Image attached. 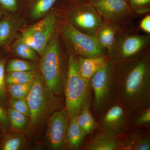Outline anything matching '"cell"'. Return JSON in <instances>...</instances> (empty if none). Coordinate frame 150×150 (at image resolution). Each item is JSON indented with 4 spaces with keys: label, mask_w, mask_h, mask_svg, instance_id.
<instances>
[{
    "label": "cell",
    "mask_w": 150,
    "mask_h": 150,
    "mask_svg": "<svg viewBox=\"0 0 150 150\" xmlns=\"http://www.w3.org/2000/svg\"><path fill=\"white\" fill-rule=\"evenodd\" d=\"M150 142L148 139H138L134 149L136 150H149Z\"/></svg>",
    "instance_id": "cell-31"
},
{
    "label": "cell",
    "mask_w": 150,
    "mask_h": 150,
    "mask_svg": "<svg viewBox=\"0 0 150 150\" xmlns=\"http://www.w3.org/2000/svg\"><path fill=\"white\" fill-rule=\"evenodd\" d=\"M90 81L81 76L78 70V59L71 54L68 61L65 87L66 108L69 118L77 116L86 103Z\"/></svg>",
    "instance_id": "cell-3"
},
{
    "label": "cell",
    "mask_w": 150,
    "mask_h": 150,
    "mask_svg": "<svg viewBox=\"0 0 150 150\" xmlns=\"http://www.w3.org/2000/svg\"><path fill=\"white\" fill-rule=\"evenodd\" d=\"M139 28L141 30L147 33L150 34V15L148 14L144 18L139 24Z\"/></svg>",
    "instance_id": "cell-32"
},
{
    "label": "cell",
    "mask_w": 150,
    "mask_h": 150,
    "mask_svg": "<svg viewBox=\"0 0 150 150\" xmlns=\"http://www.w3.org/2000/svg\"><path fill=\"white\" fill-rule=\"evenodd\" d=\"M59 34L56 31L43 51L40 71L45 83L55 95L63 92V65Z\"/></svg>",
    "instance_id": "cell-4"
},
{
    "label": "cell",
    "mask_w": 150,
    "mask_h": 150,
    "mask_svg": "<svg viewBox=\"0 0 150 150\" xmlns=\"http://www.w3.org/2000/svg\"><path fill=\"white\" fill-rule=\"evenodd\" d=\"M136 14L147 13L150 11V0H127Z\"/></svg>",
    "instance_id": "cell-26"
},
{
    "label": "cell",
    "mask_w": 150,
    "mask_h": 150,
    "mask_svg": "<svg viewBox=\"0 0 150 150\" xmlns=\"http://www.w3.org/2000/svg\"><path fill=\"white\" fill-rule=\"evenodd\" d=\"M33 82V81L27 83L8 84L7 90L12 98H26L32 87Z\"/></svg>",
    "instance_id": "cell-23"
},
{
    "label": "cell",
    "mask_w": 150,
    "mask_h": 150,
    "mask_svg": "<svg viewBox=\"0 0 150 150\" xmlns=\"http://www.w3.org/2000/svg\"><path fill=\"white\" fill-rule=\"evenodd\" d=\"M7 112L11 128L19 133L23 132L27 129L29 121L27 116L11 107L8 108Z\"/></svg>",
    "instance_id": "cell-19"
},
{
    "label": "cell",
    "mask_w": 150,
    "mask_h": 150,
    "mask_svg": "<svg viewBox=\"0 0 150 150\" xmlns=\"http://www.w3.org/2000/svg\"><path fill=\"white\" fill-rule=\"evenodd\" d=\"M104 22L126 28L136 14L127 0H89Z\"/></svg>",
    "instance_id": "cell-8"
},
{
    "label": "cell",
    "mask_w": 150,
    "mask_h": 150,
    "mask_svg": "<svg viewBox=\"0 0 150 150\" xmlns=\"http://www.w3.org/2000/svg\"><path fill=\"white\" fill-rule=\"evenodd\" d=\"M58 0H35L31 10V17L35 19L42 18L50 10Z\"/></svg>",
    "instance_id": "cell-21"
},
{
    "label": "cell",
    "mask_w": 150,
    "mask_h": 150,
    "mask_svg": "<svg viewBox=\"0 0 150 150\" xmlns=\"http://www.w3.org/2000/svg\"><path fill=\"white\" fill-rule=\"evenodd\" d=\"M77 116L69 118L67 134V141L70 149H78L83 141L86 135L78 124Z\"/></svg>",
    "instance_id": "cell-15"
},
{
    "label": "cell",
    "mask_w": 150,
    "mask_h": 150,
    "mask_svg": "<svg viewBox=\"0 0 150 150\" xmlns=\"http://www.w3.org/2000/svg\"><path fill=\"white\" fill-rule=\"evenodd\" d=\"M150 122V109L148 108L142 112L137 119V123L139 125L147 124Z\"/></svg>",
    "instance_id": "cell-33"
},
{
    "label": "cell",
    "mask_w": 150,
    "mask_h": 150,
    "mask_svg": "<svg viewBox=\"0 0 150 150\" xmlns=\"http://www.w3.org/2000/svg\"><path fill=\"white\" fill-rule=\"evenodd\" d=\"M35 75L34 71L8 73L6 75V83L8 85L27 83L33 81Z\"/></svg>",
    "instance_id": "cell-22"
},
{
    "label": "cell",
    "mask_w": 150,
    "mask_h": 150,
    "mask_svg": "<svg viewBox=\"0 0 150 150\" xmlns=\"http://www.w3.org/2000/svg\"><path fill=\"white\" fill-rule=\"evenodd\" d=\"M57 14L53 11L35 24L24 29L20 38L42 55L56 32Z\"/></svg>",
    "instance_id": "cell-7"
},
{
    "label": "cell",
    "mask_w": 150,
    "mask_h": 150,
    "mask_svg": "<svg viewBox=\"0 0 150 150\" xmlns=\"http://www.w3.org/2000/svg\"><path fill=\"white\" fill-rule=\"evenodd\" d=\"M111 84L118 101L128 112L147 107L150 102L149 51L136 59L113 62Z\"/></svg>",
    "instance_id": "cell-1"
},
{
    "label": "cell",
    "mask_w": 150,
    "mask_h": 150,
    "mask_svg": "<svg viewBox=\"0 0 150 150\" xmlns=\"http://www.w3.org/2000/svg\"><path fill=\"white\" fill-rule=\"evenodd\" d=\"M105 56L88 58L78 57V70L81 76L90 81L95 73L104 66L108 61Z\"/></svg>",
    "instance_id": "cell-14"
},
{
    "label": "cell",
    "mask_w": 150,
    "mask_h": 150,
    "mask_svg": "<svg viewBox=\"0 0 150 150\" xmlns=\"http://www.w3.org/2000/svg\"><path fill=\"white\" fill-rule=\"evenodd\" d=\"M1 13H0V19H1Z\"/></svg>",
    "instance_id": "cell-34"
},
{
    "label": "cell",
    "mask_w": 150,
    "mask_h": 150,
    "mask_svg": "<svg viewBox=\"0 0 150 150\" xmlns=\"http://www.w3.org/2000/svg\"><path fill=\"white\" fill-rule=\"evenodd\" d=\"M0 4L6 9L11 11H15L17 9V0H0Z\"/></svg>",
    "instance_id": "cell-30"
},
{
    "label": "cell",
    "mask_w": 150,
    "mask_h": 150,
    "mask_svg": "<svg viewBox=\"0 0 150 150\" xmlns=\"http://www.w3.org/2000/svg\"><path fill=\"white\" fill-rule=\"evenodd\" d=\"M54 95L45 83L42 76L36 74L26 98L30 109L27 128L34 129L45 119L48 113L56 110L59 102Z\"/></svg>",
    "instance_id": "cell-2"
},
{
    "label": "cell",
    "mask_w": 150,
    "mask_h": 150,
    "mask_svg": "<svg viewBox=\"0 0 150 150\" xmlns=\"http://www.w3.org/2000/svg\"><path fill=\"white\" fill-rule=\"evenodd\" d=\"M11 108L28 117L30 116V109L26 98L13 99L10 100Z\"/></svg>",
    "instance_id": "cell-27"
},
{
    "label": "cell",
    "mask_w": 150,
    "mask_h": 150,
    "mask_svg": "<svg viewBox=\"0 0 150 150\" xmlns=\"http://www.w3.org/2000/svg\"><path fill=\"white\" fill-rule=\"evenodd\" d=\"M150 34L140 35L126 28L118 35L109 58L114 63L140 57L149 51Z\"/></svg>",
    "instance_id": "cell-5"
},
{
    "label": "cell",
    "mask_w": 150,
    "mask_h": 150,
    "mask_svg": "<svg viewBox=\"0 0 150 150\" xmlns=\"http://www.w3.org/2000/svg\"><path fill=\"white\" fill-rule=\"evenodd\" d=\"M105 134L115 137L123 134L127 126V117L121 105H115L105 113L103 120Z\"/></svg>",
    "instance_id": "cell-12"
},
{
    "label": "cell",
    "mask_w": 150,
    "mask_h": 150,
    "mask_svg": "<svg viewBox=\"0 0 150 150\" xmlns=\"http://www.w3.org/2000/svg\"><path fill=\"white\" fill-rule=\"evenodd\" d=\"M60 31L73 54L82 58L106 55L95 36L81 32L69 23H62Z\"/></svg>",
    "instance_id": "cell-6"
},
{
    "label": "cell",
    "mask_w": 150,
    "mask_h": 150,
    "mask_svg": "<svg viewBox=\"0 0 150 150\" xmlns=\"http://www.w3.org/2000/svg\"><path fill=\"white\" fill-rule=\"evenodd\" d=\"M113 67V62L108 60L90 80L94 93L95 107L96 109L101 108L108 98L111 86Z\"/></svg>",
    "instance_id": "cell-11"
},
{
    "label": "cell",
    "mask_w": 150,
    "mask_h": 150,
    "mask_svg": "<svg viewBox=\"0 0 150 150\" xmlns=\"http://www.w3.org/2000/svg\"><path fill=\"white\" fill-rule=\"evenodd\" d=\"M35 69V65L32 63L21 59H14L9 62L5 70L6 72L10 73L33 71Z\"/></svg>",
    "instance_id": "cell-25"
},
{
    "label": "cell",
    "mask_w": 150,
    "mask_h": 150,
    "mask_svg": "<svg viewBox=\"0 0 150 150\" xmlns=\"http://www.w3.org/2000/svg\"><path fill=\"white\" fill-rule=\"evenodd\" d=\"M77 121L82 131L86 135L92 132L95 128L96 123L92 115L88 105L86 104L77 117Z\"/></svg>",
    "instance_id": "cell-17"
},
{
    "label": "cell",
    "mask_w": 150,
    "mask_h": 150,
    "mask_svg": "<svg viewBox=\"0 0 150 150\" xmlns=\"http://www.w3.org/2000/svg\"><path fill=\"white\" fill-rule=\"evenodd\" d=\"M125 28L103 22L98 30L95 37L100 46L107 53L108 57L112 52L118 35Z\"/></svg>",
    "instance_id": "cell-13"
},
{
    "label": "cell",
    "mask_w": 150,
    "mask_h": 150,
    "mask_svg": "<svg viewBox=\"0 0 150 150\" xmlns=\"http://www.w3.org/2000/svg\"><path fill=\"white\" fill-rule=\"evenodd\" d=\"M24 139L18 134H8L4 138L2 143L1 149L3 150H18L23 147Z\"/></svg>",
    "instance_id": "cell-24"
},
{
    "label": "cell",
    "mask_w": 150,
    "mask_h": 150,
    "mask_svg": "<svg viewBox=\"0 0 150 150\" xmlns=\"http://www.w3.org/2000/svg\"><path fill=\"white\" fill-rule=\"evenodd\" d=\"M6 61L0 60V101H4L6 98L5 73Z\"/></svg>",
    "instance_id": "cell-28"
},
{
    "label": "cell",
    "mask_w": 150,
    "mask_h": 150,
    "mask_svg": "<svg viewBox=\"0 0 150 150\" xmlns=\"http://www.w3.org/2000/svg\"><path fill=\"white\" fill-rule=\"evenodd\" d=\"M0 129L8 131L11 128L8 112L0 103Z\"/></svg>",
    "instance_id": "cell-29"
},
{
    "label": "cell",
    "mask_w": 150,
    "mask_h": 150,
    "mask_svg": "<svg viewBox=\"0 0 150 150\" xmlns=\"http://www.w3.org/2000/svg\"><path fill=\"white\" fill-rule=\"evenodd\" d=\"M16 31V26L9 18H6L0 21V47L11 42Z\"/></svg>",
    "instance_id": "cell-18"
},
{
    "label": "cell",
    "mask_w": 150,
    "mask_h": 150,
    "mask_svg": "<svg viewBox=\"0 0 150 150\" xmlns=\"http://www.w3.org/2000/svg\"><path fill=\"white\" fill-rule=\"evenodd\" d=\"M69 118L64 109L56 110L48 120L46 137L51 149H62L67 142V134Z\"/></svg>",
    "instance_id": "cell-10"
},
{
    "label": "cell",
    "mask_w": 150,
    "mask_h": 150,
    "mask_svg": "<svg viewBox=\"0 0 150 150\" xmlns=\"http://www.w3.org/2000/svg\"><path fill=\"white\" fill-rule=\"evenodd\" d=\"M12 48L16 55L22 59L32 61L37 59V52L20 38L15 41Z\"/></svg>",
    "instance_id": "cell-20"
},
{
    "label": "cell",
    "mask_w": 150,
    "mask_h": 150,
    "mask_svg": "<svg viewBox=\"0 0 150 150\" xmlns=\"http://www.w3.org/2000/svg\"><path fill=\"white\" fill-rule=\"evenodd\" d=\"M119 146L115 137L105 133L95 138L88 149L90 150H115L118 149Z\"/></svg>",
    "instance_id": "cell-16"
},
{
    "label": "cell",
    "mask_w": 150,
    "mask_h": 150,
    "mask_svg": "<svg viewBox=\"0 0 150 150\" xmlns=\"http://www.w3.org/2000/svg\"><path fill=\"white\" fill-rule=\"evenodd\" d=\"M67 22L81 32L95 36L98 30L103 23L99 14L89 2L76 6L68 17Z\"/></svg>",
    "instance_id": "cell-9"
}]
</instances>
